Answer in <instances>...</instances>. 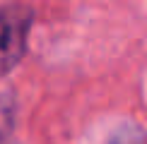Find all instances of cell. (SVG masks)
<instances>
[{
    "instance_id": "6da1fadb",
    "label": "cell",
    "mask_w": 147,
    "mask_h": 144,
    "mask_svg": "<svg viewBox=\"0 0 147 144\" xmlns=\"http://www.w3.org/2000/svg\"><path fill=\"white\" fill-rule=\"evenodd\" d=\"M32 24V10L24 5L0 7V77L10 72L27 51V34Z\"/></svg>"
},
{
    "instance_id": "7a4b0ae2",
    "label": "cell",
    "mask_w": 147,
    "mask_h": 144,
    "mask_svg": "<svg viewBox=\"0 0 147 144\" xmlns=\"http://www.w3.org/2000/svg\"><path fill=\"white\" fill-rule=\"evenodd\" d=\"M12 123H15V103L7 94H0V139L10 135Z\"/></svg>"
},
{
    "instance_id": "3957f363",
    "label": "cell",
    "mask_w": 147,
    "mask_h": 144,
    "mask_svg": "<svg viewBox=\"0 0 147 144\" xmlns=\"http://www.w3.org/2000/svg\"><path fill=\"white\" fill-rule=\"evenodd\" d=\"M111 144H145V135L138 127H123L111 137Z\"/></svg>"
}]
</instances>
